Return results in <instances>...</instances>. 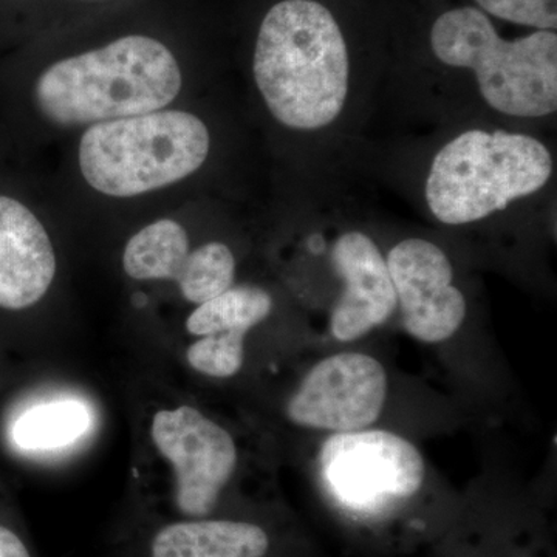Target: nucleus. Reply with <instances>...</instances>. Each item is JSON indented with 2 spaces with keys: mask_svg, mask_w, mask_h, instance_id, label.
Returning <instances> with one entry per match:
<instances>
[{
  "mask_svg": "<svg viewBox=\"0 0 557 557\" xmlns=\"http://www.w3.org/2000/svg\"><path fill=\"white\" fill-rule=\"evenodd\" d=\"M251 73L271 120L293 134L332 129L354 95L347 40L318 0H281L271 7L256 38Z\"/></svg>",
  "mask_w": 557,
  "mask_h": 557,
  "instance_id": "obj_1",
  "label": "nucleus"
},
{
  "mask_svg": "<svg viewBox=\"0 0 557 557\" xmlns=\"http://www.w3.org/2000/svg\"><path fill=\"white\" fill-rule=\"evenodd\" d=\"M185 79L178 58L160 39L126 35L44 69L33 102L58 129L90 127L172 108Z\"/></svg>",
  "mask_w": 557,
  "mask_h": 557,
  "instance_id": "obj_2",
  "label": "nucleus"
},
{
  "mask_svg": "<svg viewBox=\"0 0 557 557\" xmlns=\"http://www.w3.org/2000/svg\"><path fill=\"white\" fill-rule=\"evenodd\" d=\"M555 175V157L528 132L471 127L432 157L423 199L432 219L467 226L537 196Z\"/></svg>",
  "mask_w": 557,
  "mask_h": 557,
  "instance_id": "obj_3",
  "label": "nucleus"
},
{
  "mask_svg": "<svg viewBox=\"0 0 557 557\" xmlns=\"http://www.w3.org/2000/svg\"><path fill=\"white\" fill-rule=\"evenodd\" d=\"M431 49L438 62L472 73L487 108L520 121L549 119L557 110V35L536 30L504 39L478 7L440 14Z\"/></svg>",
  "mask_w": 557,
  "mask_h": 557,
  "instance_id": "obj_4",
  "label": "nucleus"
},
{
  "mask_svg": "<svg viewBox=\"0 0 557 557\" xmlns=\"http://www.w3.org/2000/svg\"><path fill=\"white\" fill-rule=\"evenodd\" d=\"M207 121L183 109H161L86 127L78 168L90 189L134 199L185 182L209 159Z\"/></svg>",
  "mask_w": 557,
  "mask_h": 557,
  "instance_id": "obj_5",
  "label": "nucleus"
},
{
  "mask_svg": "<svg viewBox=\"0 0 557 557\" xmlns=\"http://www.w3.org/2000/svg\"><path fill=\"white\" fill-rule=\"evenodd\" d=\"M319 463L332 493L358 511H379L416 496L428 471L412 442L372 428L330 435Z\"/></svg>",
  "mask_w": 557,
  "mask_h": 557,
  "instance_id": "obj_6",
  "label": "nucleus"
},
{
  "mask_svg": "<svg viewBox=\"0 0 557 557\" xmlns=\"http://www.w3.org/2000/svg\"><path fill=\"white\" fill-rule=\"evenodd\" d=\"M150 437L174 468L180 518H212L239 458L230 432L199 409L180 406L153 416Z\"/></svg>",
  "mask_w": 557,
  "mask_h": 557,
  "instance_id": "obj_7",
  "label": "nucleus"
},
{
  "mask_svg": "<svg viewBox=\"0 0 557 557\" xmlns=\"http://www.w3.org/2000/svg\"><path fill=\"white\" fill-rule=\"evenodd\" d=\"M387 394L388 376L380 359L339 351L307 372L285 412L293 424L310 431H362L380 420Z\"/></svg>",
  "mask_w": 557,
  "mask_h": 557,
  "instance_id": "obj_8",
  "label": "nucleus"
},
{
  "mask_svg": "<svg viewBox=\"0 0 557 557\" xmlns=\"http://www.w3.org/2000/svg\"><path fill=\"white\" fill-rule=\"evenodd\" d=\"M386 260L406 332L423 344L453 338L467 319L468 304L445 249L423 237H406L388 249Z\"/></svg>",
  "mask_w": 557,
  "mask_h": 557,
  "instance_id": "obj_9",
  "label": "nucleus"
},
{
  "mask_svg": "<svg viewBox=\"0 0 557 557\" xmlns=\"http://www.w3.org/2000/svg\"><path fill=\"white\" fill-rule=\"evenodd\" d=\"M330 259L343 282L330 314V333L339 343H355L398 310L386 256L368 233L350 230L333 242Z\"/></svg>",
  "mask_w": 557,
  "mask_h": 557,
  "instance_id": "obj_10",
  "label": "nucleus"
},
{
  "mask_svg": "<svg viewBox=\"0 0 557 557\" xmlns=\"http://www.w3.org/2000/svg\"><path fill=\"white\" fill-rule=\"evenodd\" d=\"M57 269L53 242L38 215L22 201L0 196V309L36 306Z\"/></svg>",
  "mask_w": 557,
  "mask_h": 557,
  "instance_id": "obj_11",
  "label": "nucleus"
},
{
  "mask_svg": "<svg viewBox=\"0 0 557 557\" xmlns=\"http://www.w3.org/2000/svg\"><path fill=\"white\" fill-rule=\"evenodd\" d=\"M262 525L234 519H182L150 534L145 557H269Z\"/></svg>",
  "mask_w": 557,
  "mask_h": 557,
  "instance_id": "obj_12",
  "label": "nucleus"
},
{
  "mask_svg": "<svg viewBox=\"0 0 557 557\" xmlns=\"http://www.w3.org/2000/svg\"><path fill=\"white\" fill-rule=\"evenodd\" d=\"M190 251L188 230L178 220H153L127 240L123 251L124 273L139 282H177Z\"/></svg>",
  "mask_w": 557,
  "mask_h": 557,
  "instance_id": "obj_13",
  "label": "nucleus"
},
{
  "mask_svg": "<svg viewBox=\"0 0 557 557\" xmlns=\"http://www.w3.org/2000/svg\"><path fill=\"white\" fill-rule=\"evenodd\" d=\"M273 310V298L267 289L255 285L231 287L218 298L197 306L186 319V330L193 336L219 333H247L258 327Z\"/></svg>",
  "mask_w": 557,
  "mask_h": 557,
  "instance_id": "obj_14",
  "label": "nucleus"
},
{
  "mask_svg": "<svg viewBox=\"0 0 557 557\" xmlns=\"http://www.w3.org/2000/svg\"><path fill=\"white\" fill-rule=\"evenodd\" d=\"M89 421L79 403H51L25 412L14 426V440L25 449L58 448L86 432Z\"/></svg>",
  "mask_w": 557,
  "mask_h": 557,
  "instance_id": "obj_15",
  "label": "nucleus"
},
{
  "mask_svg": "<svg viewBox=\"0 0 557 557\" xmlns=\"http://www.w3.org/2000/svg\"><path fill=\"white\" fill-rule=\"evenodd\" d=\"M237 260L230 245L211 240L193 249L177 281L186 302L201 306L234 285Z\"/></svg>",
  "mask_w": 557,
  "mask_h": 557,
  "instance_id": "obj_16",
  "label": "nucleus"
},
{
  "mask_svg": "<svg viewBox=\"0 0 557 557\" xmlns=\"http://www.w3.org/2000/svg\"><path fill=\"white\" fill-rule=\"evenodd\" d=\"M245 333L200 336L186 350L190 368L211 379H231L244 368Z\"/></svg>",
  "mask_w": 557,
  "mask_h": 557,
  "instance_id": "obj_17",
  "label": "nucleus"
},
{
  "mask_svg": "<svg viewBox=\"0 0 557 557\" xmlns=\"http://www.w3.org/2000/svg\"><path fill=\"white\" fill-rule=\"evenodd\" d=\"M487 16L531 27L553 30L557 27V0H475Z\"/></svg>",
  "mask_w": 557,
  "mask_h": 557,
  "instance_id": "obj_18",
  "label": "nucleus"
},
{
  "mask_svg": "<svg viewBox=\"0 0 557 557\" xmlns=\"http://www.w3.org/2000/svg\"><path fill=\"white\" fill-rule=\"evenodd\" d=\"M0 557H33L24 537L2 520H0Z\"/></svg>",
  "mask_w": 557,
  "mask_h": 557,
  "instance_id": "obj_19",
  "label": "nucleus"
},
{
  "mask_svg": "<svg viewBox=\"0 0 557 557\" xmlns=\"http://www.w3.org/2000/svg\"><path fill=\"white\" fill-rule=\"evenodd\" d=\"M86 2H104V0H86Z\"/></svg>",
  "mask_w": 557,
  "mask_h": 557,
  "instance_id": "obj_20",
  "label": "nucleus"
}]
</instances>
